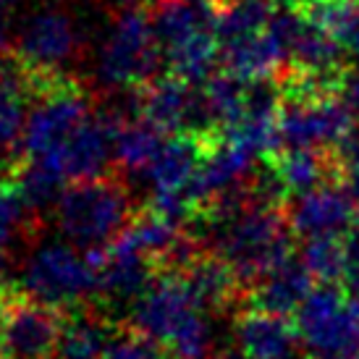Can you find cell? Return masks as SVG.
<instances>
[{"label":"cell","mask_w":359,"mask_h":359,"mask_svg":"<svg viewBox=\"0 0 359 359\" xmlns=\"http://www.w3.org/2000/svg\"><path fill=\"white\" fill-rule=\"evenodd\" d=\"M24 168L60 189L69 181L100 179L113 160V121L97 116L76 87L50 81L29 110L21 134Z\"/></svg>","instance_id":"cell-1"},{"label":"cell","mask_w":359,"mask_h":359,"mask_svg":"<svg viewBox=\"0 0 359 359\" xmlns=\"http://www.w3.org/2000/svg\"><path fill=\"white\" fill-rule=\"evenodd\" d=\"M291 223L278 208L250 197V187L210 202L202 236L220 259H226L244 286L291 259Z\"/></svg>","instance_id":"cell-2"},{"label":"cell","mask_w":359,"mask_h":359,"mask_svg":"<svg viewBox=\"0 0 359 359\" xmlns=\"http://www.w3.org/2000/svg\"><path fill=\"white\" fill-rule=\"evenodd\" d=\"M131 325L147 333L173 359H208L215 330L179 270L163 273L131 304Z\"/></svg>","instance_id":"cell-3"},{"label":"cell","mask_w":359,"mask_h":359,"mask_svg":"<svg viewBox=\"0 0 359 359\" xmlns=\"http://www.w3.org/2000/svg\"><path fill=\"white\" fill-rule=\"evenodd\" d=\"M218 60L241 81H268L286 63L278 6L273 0H233L220 16Z\"/></svg>","instance_id":"cell-4"},{"label":"cell","mask_w":359,"mask_h":359,"mask_svg":"<svg viewBox=\"0 0 359 359\" xmlns=\"http://www.w3.org/2000/svg\"><path fill=\"white\" fill-rule=\"evenodd\" d=\"M223 11L215 0H163L155 13L160 58L173 76L210 79L218 60V29Z\"/></svg>","instance_id":"cell-5"},{"label":"cell","mask_w":359,"mask_h":359,"mask_svg":"<svg viewBox=\"0 0 359 359\" xmlns=\"http://www.w3.org/2000/svg\"><path fill=\"white\" fill-rule=\"evenodd\" d=\"M97 291L92 252L81 255L71 241H42L19 273V294L50 309H76Z\"/></svg>","instance_id":"cell-6"},{"label":"cell","mask_w":359,"mask_h":359,"mask_svg":"<svg viewBox=\"0 0 359 359\" xmlns=\"http://www.w3.org/2000/svg\"><path fill=\"white\" fill-rule=\"evenodd\" d=\"M131 202L116 181H79L55 202L60 236L79 250H105L129 226Z\"/></svg>","instance_id":"cell-7"},{"label":"cell","mask_w":359,"mask_h":359,"mask_svg":"<svg viewBox=\"0 0 359 359\" xmlns=\"http://www.w3.org/2000/svg\"><path fill=\"white\" fill-rule=\"evenodd\" d=\"M160 60L155 24L144 11L126 8L102 34L95 55V74L108 90H134L155 76Z\"/></svg>","instance_id":"cell-8"},{"label":"cell","mask_w":359,"mask_h":359,"mask_svg":"<svg viewBox=\"0 0 359 359\" xmlns=\"http://www.w3.org/2000/svg\"><path fill=\"white\" fill-rule=\"evenodd\" d=\"M309 359H359V304L333 283H320L297 309Z\"/></svg>","instance_id":"cell-9"},{"label":"cell","mask_w":359,"mask_h":359,"mask_svg":"<svg viewBox=\"0 0 359 359\" xmlns=\"http://www.w3.org/2000/svg\"><path fill=\"white\" fill-rule=\"evenodd\" d=\"M354 129V113L341 97L289 95L278 110V140L283 150H333Z\"/></svg>","instance_id":"cell-10"},{"label":"cell","mask_w":359,"mask_h":359,"mask_svg":"<svg viewBox=\"0 0 359 359\" xmlns=\"http://www.w3.org/2000/svg\"><path fill=\"white\" fill-rule=\"evenodd\" d=\"M81 34L66 11L40 8L24 16L16 32V53L21 69L32 81H58L60 71L76 58Z\"/></svg>","instance_id":"cell-11"},{"label":"cell","mask_w":359,"mask_h":359,"mask_svg":"<svg viewBox=\"0 0 359 359\" xmlns=\"http://www.w3.org/2000/svg\"><path fill=\"white\" fill-rule=\"evenodd\" d=\"M63 320L58 309L13 297L0 325V354L11 359H50L55 351Z\"/></svg>","instance_id":"cell-12"},{"label":"cell","mask_w":359,"mask_h":359,"mask_svg":"<svg viewBox=\"0 0 359 359\" xmlns=\"http://www.w3.org/2000/svg\"><path fill=\"white\" fill-rule=\"evenodd\" d=\"M233 344L241 359H297L302 351L299 328L289 318L252 309L236 320Z\"/></svg>","instance_id":"cell-13"},{"label":"cell","mask_w":359,"mask_h":359,"mask_svg":"<svg viewBox=\"0 0 359 359\" xmlns=\"http://www.w3.org/2000/svg\"><path fill=\"white\" fill-rule=\"evenodd\" d=\"M354 220V200L349 191L330 184H320L315 189L297 197L289 212L291 231L304 239L312 236H341Z\"/></svg>","instance_id":"cell-14"},{"label":"cell","mask_w":359,"mask_h":359,"mask_svg":"<svg viewBox=\"0 0 359 359\" xmlns=\"http://www.w3.org/2000/svg\"><path fill=\"white\" fill-rule=\"evenodd\" d=\"M309 270L302 265V259H286L283 265L265 273L259 280H255L250 289V304L252 309L273 312L289 318L291 312L302 307V302L307 299L312 286Z\"/></svg>","instance_id":"cell-15"},{"label":"cell","mask_w":359,"mask_h":359,"mask_svg":"<svg viewBox=\"0 0 359 359\" xmlns=\"http://www.w3.org/2000/svg\"><path fill=\"white\" fill-rule=\"evenodd\" d=\"M179 273L184 276L194 299L200 302L208 312L210 309H226L229 304L239 299L241 289H244V283L233 273V268L226 259H220L218 255H212V257L200 255Z\"/></svg>","instance_id":"cell-16"},{"label":"cell","mask_w":359,"mask_h":359,"mask_svg":"<svg viewBox=\"0 0 359 359\" xmlns=\"http://www.w3.org/2000/svg\"><path fill=\"white\" fill-rule=\"evenodd\" d=\"M163 131L144 118L116 116L113 118V160L129 173H144L163 147Z\"/></svg>","instance_id":"cell-17"},{"label":"cell","mask_w":359,"mask_h":359,"mask_svg":"<svg viewBox=\"0 0 359 359\" xmlns=\"http://www.w3.org/2000/svg\"><path fill=\"white\" fill-rule=\"evenodd\" d=\"M113 330L116 328L110 325V320L102 315L76 309L71 318L63 320L50 359H102Z\"/></svg>","instance_id":"cell-18"},{"label":"cell","mask_w":359,"mask_h":359,"mask_svg":"<svg viewBox=\"0 0 359 359\" xmlns=\"http://www.w3.org/2000/svg\"><path fill=\"white\" fill-rule=\"evenodd\" d=\"M273 173L280 181L286 194H304L325 184L328 176V160L318 150H283L273 163Z\"/></svg>","instance_id":"cell-19"},{"label":"cell","mask_w":359,"mask_h":359,"mask_svg":"<svg viewBox=\"0 0 359 359\" xmlns=\"http://www.w3.org/2000/svg\"><path fill=\"white\" fill-rule=\"evenodd\" d=\"M27 95H24V81L11 74L0 71V152L11 150L27 126Z\"/></svg>","instance_id":"cell-20"},{"label":"cell","mask_w":359,"mask_h":359,"mask_svg":"<svg viewBox=\"0 0 359 359\" xmlns=\"http://www.w3.org/2000/svg\"><path fill=\"white\" fill-rule=\"evenodd\" d=\"M299 259L318 283H333L344 276V241L339 236H312L304 241Z\"/></svg>","instance_id":"cell-21"},{"label":"cell","mask_w":359,"mask_h":359,"mask_svg":"<svg viewBox=\"0 0 359 359\" xmlns=\"http://www.w3.org/2000/svg\"><path fill=\"white\" fill-rule=\"evenodd\" d=\"M27 200L16 181H0V247H6L27 226Z\"/></svg>","instance_id":"cell-22"},{"label":"cell","mask_w":359,"mask_h":359,"mask_svg":"<svg viewBox=\"0 0 359 359\" xmlns=\"http://www.w3.org/2000/svg\"><path fill=\"white\" fill-rule=\"evenodd\" d=\"M102 359H163V346L131 325L129 330H113Z\"/></svg>","instance_id":"cell-23"},{"label":"cell","mask_w":359,"mask_h":359,"mask_svg":"<svg viewBox=\"0 0 359 359\" xmlns=\"http://www.w3.org/2000/svg\"><path fill=\"white\" fill-rule=\"evenodd\" d=\"M344 286L346 294L359 304V233H349L344 239Z\"/></svg>","instance_id":"cell-24"},{"label":"cell","mask_w":359,"mask_h":359,"mask_svg":"<svg viewBox=\"0 0 359 359\" xmlns=\"http://www.w3.org/2000/svg\"><path fill=\"white\" fill-rule=\"evenodd\" d=\"M341 100L349 105L354 116H359V69L351 71L349 76L341 81Z\"/></svg>","instance_id":"cell-25"},{"label":"cell","mask_w":359,"mask_h":359,"mask_svg":"<svg viewBox=\"0 0 359 359\" xmlns=\"http://www.w3.org/2000/svg\"><path fill=\"white\" fill-rule=\"evenodd\" d=\"M344 189L359 205V155L344 160Z\"/></svg>","instance_id":"cell-26"},{"label":"cell","mask_w":359,"mask_h":359,"mask_svg":"<svg viewBox=\"0 0 359 359\" xmlns=\"http://www.w3.org/2000/svg\"><path fill=\"white\" fill-rule=\"evenodd\" d=\"M6 278H8V259H6V255L0 250V286L6 283Z\"/></svg>","instance_id":"cell-27"},{"label":"cell","mask_w":359,"mask_h":359,"mask_svg":"<svg viewBox=\"0 0 359 359\" xmlns=\"http://www.w3.org/2000/svg\"><path fill=\"white\" fill-rule=\"evenodd\" d=\"M276 6H286V8H302V6H307L309 0H273Z\"/></svg>","instance_id":"cell-28"},{"label":"cell","mask_w":359,"mask_h":359,"mask_svg":"<svg viewBox=\"0 0 359 359\" xmlns=\"http://www.w3.org/2000/svg\"><path fill=\"white\" fill-rule=\"evenodd\" d=\"M8 302H11V297L0 294V325H3V320H6V312H8Z\"/></svg>","instance_id":"cell-29"},{"label":"cell","mask_w":359,"mask_h":359,"mask_svg":"<svg viewBox=\"0 0 359 359\" xmlns=\"http://www.w3.org/2000/svg\"><path fill=\"white\" fill-rule=\"evenodd\" d=\"M208 359H241L239 354H233V357H229V354H223V357H208Z\"/></svg>","instance_id":"cell-30"},{"label":"cell","mask_w":359,"mask_h":359,"mask_svg":"<svg viewBox=\"0 0 359 359\" xmlns=\"http://www.w3.org/2000/svg\"><path fill=\"white\" fill-rule=\"evenodd\" d=\"M0 359H11V357H6V354H0Z\"/></svg>","instance_id":"cell-31"}]
</instances>
